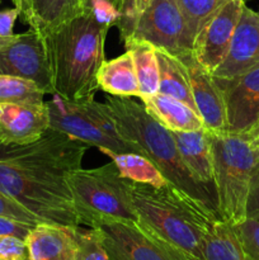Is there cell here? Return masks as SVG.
<instances>
[{
	"label": "cell",
	"mask_w": 259,
	"mask_h": 260,
	"mask_svg": "<svg viewBox=\"0 0 259 260\" xmlns=\"http://www.w3.org/2000/svg\"><path fill=\"white\" fill-rule=\"evenodd\" d=\"M88 147V144L52 128L32 144L0 142V192L43 223L81 226L68 177L80 169Z\"/></svg>",
	"instance_id": "cell-1"
},
{
	"label": "cell",
	"mask_w": 259,
	"mask_h": 260,
	"mask_svg": "<svg viewBox=\"0 0 259 260\" xmlns=\"http://www.w3.org/2000/svg\"><path fill=\"white\" fill-rule=\"evenodd\" d=\"M109 25L98 22L89 9L41 36L55 94L69 102L94 99L98 73L106 61L104 43Z\"/></svg>",
	"instance_id": "cell-2"
},
{
	"label": "cell",
	"mask_w": 259,
	"mask_h": 260,
	"mask_svg": "<svg viewBox=\"0 0 259 260\" xmlns=\"http://www.w3.org/2000/svg\"><path fill=\"white\" fill-rule=\"evenodd\" d=\"M104 103L122 139L139 145L145 156L156 164L168 182L205 206L221 220L217 196L189 174L178 151L172 131L147 113L144 104L134 101L131 96L107 94Z\"/></svg>",
	"instance_id": "cell-3"
},
{
	"label": "cell",
	"mask_w": 259,
	"mask_h": 260,
	"mask_svg": "<svg viewBox=\"0 0 259 260\" xmlns=\"http://www.w3.org/2000/svg\"><path fill=\"white\" fill-rule=\"evenodd\" d=\"M139 223L184 251L193 260H202L205 234L218 218L208 208L168 183L152 187L128 180Z\"/></svg>",
	"instance_id": "cell-4"
},
{
	"label": "cell",
	"mask_w": 259,
	"mask_h": 260,
	"mask_svg": "<svg viewBox=\"0 0 259 260\" xmlns=\"http://www.w3.org/2000/svg\"><path fill=\"white\" fill-rule=\"evenodd\" d=\"M210 140L218 212L221 220L234 225L246 217V201L259 168V151L243 134L210 132Z\"/></svg>",
	"instance_id": "cell-5"
},
{
	"label": "cell",
	"mask_w": 259,
	"mask_h": 260,
	"mask_svg": "<svg viewBox=\"0 0 259 260\" xmlns=\"http://www.w3.org/2000/svg\"><path fill=\"white\" fill-rule=\"evenodd\" d=\"M68 183L81 226L94 228L103 221L139 222L128 179L122 177L113 160L94 169L74 170Z\"/></svg>",
	"instance_id": "cell-6"
},
{
	"label": "cell",
	"mask_w": 259,
	"mask_h": 260,
	"mask_svg": "<svg viewBox=\"0 0 259 260\" xmlns=\"http://www.w3.org/2000/svg\"><path fill=\"white\" fill-rule=\"evenodd\" d=\"M109 260H193L139 222L103 221L94 226Z\"/></svg>",
	"instance_id": "cell-7"
},
{
	"label": "cell",
	"mask_w": 259,
	"mask_h": 260,
	"mask_svg": "<svg viewBox=\"0 0 259 260\" xmlns=\"http://www.w3.org/2000/svg\"><path fill=\"white\" fill-rule=\"evenodd\" d=\"M46 104L50 112V128L62 132L89 146L98 147L106 155L124 152L144 155L139 145L111 136L94 118L84 102H69L55 95Z\"/></svg>",
	"instance_id": "cell-8"
},
{
	"label": "cell",
	"mask_w": 259,
	"mask_h": 260,
	"mask_svg": "<svg viewBox=\"0 0 259 260\" xmlns=\"http://www.w3.org/2000/svg\"><path fill=\"white\" fill-rule=\"evenodd\" d=\"M131 41H145L174 56L193 48V40L177 0H151L137 20L128 42Z\"/></svg>",
	"instance_id": "cell-9"
},
{
	"label": "cell",
	"mask_w": 259,
	"mask_h": 260,
	"mask_svg": "<svg viewBox=\"0 0 259 260\" xmlns=\"http://www.w3.org/2000/svg\"><path fill=\"white\" fill-rule=\"evenodd\" d=\"M0 75L28 79L45 94H55L42 37L36 30L0 38Z\"/></svg>",
	"instance_id": "cell-10"
},
{
	"label": "cell",
	"mask_w": 259,
	"mask_h": 260,
	"mask_svg": "<svg viewBox=\"0 0 259 260\" xmlns=\"http://www.w3.org/2000/svg\"><path fill=\"white\" fill-rule=\"evenodd\" d=\"M244 7L245 0L226 2L206 22L193 41V55L211 74L228 55Z\"/></svg>",
	"instance_id": "cell-11"
},
{
	"label": "cell",
	"mask_w": 259,
	"mask_h": 260,
	"mask_svg": "<svg viewBox=\"0 0 259 260\" xmlns=\"http://www.w3.org/2000/svg\"><path fill=\"white\" fill-rule=\"evenodd\" d=\"M213 79L223 94L228 132L250 131L259 123V65L234 79Z\"/></svg>",
	"instance_id": "cell-12"
},
{
	"label": "cell",
	"mask_w": 259,
	"mask_h": 260,
	"mask_svg": "<svg viewBox=\"0 0 259 260\" xmlns=\"http://www.w3.org/2000/svg\"><path fill=\"white\" fill-rule=\"evenodd\" d=\"M177 57L185 66L196 109L206 129L215 134L228 131L223 94L212 74L198 62L192 51Z\"/></svg>",
	"instance_id": "cell-13"
},
{
	"label": "cell",
	"mask_w": 259,
	"mask_h": 260,
	"mask_svg": "<svg viewBox=\"0 0 259 260\" xmlns=\"http://www.w3.org/2000/svg\"><path fill=\"white\" fill-rule=\"evenodd\" d=\"M50 128V112L43 103H0V142L27 145Z\"/></svg>",
	"instance_id": "cell-14"
},
{
	"label": "cell",
	"mask_w": 259,
	"mask_h": 260,
	"mask_svg": "<svg viewBox=\"0 0 259 260\" xmlns=\"http://www.w3.org/2000/svg\"><path fill=\"white\" fill-rule=\"evenodd\" d=\"M259 65V13L244 7L230 48L213 78L234 79Z\"/></svg>",
	"instance_id": "cell-15"
},
{
	"label": "cell",
	"mask_w": 259,
	"mask_h": 260,
	"mask_svg": "<svg viewBox=\"0 0 259 260\" xmlns=\"http://www.w3.org/2000/svg\"><path fill=\"white\" fill-rule=\"evenodd\" d=\"M172 134L189 174L216 194L210 132L203 128L198 131H172Z\"/></svg>",
	"instance_id": "cell-16"
},
{
	"label": "cell",
	"mask_w": 259,
	"mask_h": 260,
	"mask_svg": "<svg viewBox=\"0 0 259 260\" xmlns=\"http://www.w3.org/2000/svg\"><path fill=\"white\" fill-rule=\"evenodd\" d=\"M28 260H75V228L38 223L25 239Z\"/></svg>",
	"instance_id": "cell-17"
},
{
	"label": "cell",
	"mask_w": 259,
	"mask_h": 260,
	"mask_svg": "<svg viewBox=\"0 0 259 260\" xmlns=\"http://www.w3.org/2000/svg\"><path fill=\"white\" fill-rule=\"evenodd\" d=\"M147 113L170 131H198L206 128L200 114L183 102L156 93L140 96Z\"/></svg>",
	"instance_id": "cell-18"
},
{
	"label": "cell",
	"mask_w": 259,
	"mask_h": 260,
	"mask_svg": "<svg viewBox=\"0 0 259 260\" xmlns=\"http://www.w3.org/2000/svg\"><path fill=\"white\" fill-rule=\"evenodd\" d=\"M99 90L109 95L140 98L139 81L135 71L134 58L128 50L122 55L104 61L98 73Z\"/></svg>",
	"instance_id": "cell-19"
},
{
	"label": "cell",
	"mask_w": 259,
	"mask_h": 260,
	"mask_svg": "<svg viewBox=\"0 0 259 260\" xmlns=\"http://www.w3.org/2000/svg\"><path fill=\"white\" fill-rule=\"evenodd\" d=\"M85 12L84 0H32L27 24L40 36L46 35Z\"/></svg>",
	"instance_id": "cell-20"
},
{
	"label": "cell",
	"mask_w": 259,
	"mask_h": 260,
	"mask_svg": "<svg viewBox=\"0 0 259 260\" xmlns=\"http://www.w3.org/2000/svg\"><path fill=\"white\" fill-rule=\"evenodd\" d=\"M155 50H156L157 63H159V91L157 93L173 96L197 112L185 66L177 56L161 48L155 47Z\"/></svg>",
	"instance_id": "cell-21"
},
{
	"label": "cell",
	"mask_w": 259,
	"mask_h": 260,
	"mask_svg": "<svg viewBox=\"0 0 259 260\" xmlns=\"http://www.w3.org/2000/svg\"><path fill=\"white\" fill-rule=\"evenodd\" d=\"M202 260H248L231 223L218 220L205 234Z\"/></svg>",
	"instance_id": "cell-22"
},
{
	"label": "cell",
	"mask_w": 259,
	"mask_h": 260,
	"mask_svg": "<svg viewBox=\"0 0 259 260\" xmlns=\"http://www.w3.org/2000/svg\"><path fill=\"white\" fill-rule=\"evenodd\" d=\"M124 47L132 53L140 96L156 94L159 91V63L155 46L145 41H131Z\"/></svg>",
	"instance_id": "cell-23"
},
{
	"label": "cell",
	"mask_w": 259,
	"mask_h": 260,
	"mask_svg": "<svg viewBox=\"0 0 259 260\" xmlns=\"http://www.w3.org/2000/svg\"><path fill=\"white\" fill-rule=\"evenodd\" d=\"M108 156L113 160L124 179L157 188L164 187L169 183L156 164L144 155L124 152V154H111Z\"/></svg>",
	"instance_id": "cell-24"
},
{
	"label": "cell",
	"mask_w": 259,
	"mask_h": 260,
	"mask_svg": "<svg viewBox=\"0 0 259 260\" xmlns=\"http://www.w3.org/2000/svg\"><path fill=\"white\" fill-rule=\"evenodd\" d=\"M46 94L32 80L0 75V103H43Z\"/></svg>",
	"instance_id": "cell-25"
},
{
	"label": "cell",
	"mask_w": 259,
	"mask_h": 260,
	"mask_svg": "<svg viewBox=\"0 0 259 260\" xmlns=\"http://www.w3.org/2000/svg\"><path fill=\"white\" fill-rule=\"evenodd\" d=\"M226 2L229 0H177L193 41L206 22Z\"/></svg>",
	"instance_id": "cell-26"
},
{
	"label": "cell",
	"mask_w": 259,
	"mask_h": 260,
	"mask_svg": "<svg viewBox=\"0 0 259 260\" xmlns=\"http://www.w3.org/2000/svg\"><path fill=\"white\" fill-rule=\"evenodd\" d=\"M75 260H109L98 229L75 228Z\"/></svg>",
	"instance_id": "cell-27"
},
{
	"label": "cell",
	"mask_w": 259,
	"mask_h": 260,
	"mask_svg": "<svg viewBox=\"0 0 259 260\" xmlns=\"http://www.w3.org/2000/svg\"><path fill=\"white\" fill-rule=\"evenodd\" d=\"M248 260H259V220L245 217L233 225Z\"/></svg>",
	"instance_id": "cell-28"
},
{
	"label": "cell",
	"mask_w": 259,
	"mask_h": 260,
	"mask_svg": "<svg viewBox=\"0 0 259 260\" xmlns=\"http://www.w3.org/2000/svg\"><path fill=\"white\" fill-rule=\"evenodd\" d=\"M151 0H123L119 9V20L117 27L119 29L122 42L127 43L132 37L136 23L142 13L146 10Z\"/></svg>",
	"instance_id": "cell-29"
},
{
	"label": "cell",
	"mask_w": 259,
	"mask_h": 260,
	"mask_svg": "<svg viewBox=\"0 0 259 260\" xmlns=\"http://www.w3.org/2000/svg\"><path fill=\"white\" fill-rule=\"evenodd\" d=\"M0 216L2 217L14 218V220L20 221V222L29 223V225L37 226L38 223H43L37 216L33 215L30 211L23 207L22 205L10 198L9 196L0 192Z\"/></svg>",
	"instance_id": "cell-30"
},
{
	"label": "cell",
	"mask_w": 259,
	"mask_h": 260,
	"mask_svg": "<svg viewBox=\"0 0 259 260\" xmlns=\"http://www.w3.org/2000/svg\"><path fill=\"white\" fill-rule=\"evenodd\" d=\"M0 260H28L25 241L15 236L0 235Z\"/></svg>",
	"instance_id": "cell-31"
},
{
	"label": "cell",
	"mask_w": 259,
	"mask_h": 260,
	"mask_svg": "<svg viewBox=\"0 0 259 260\" xmlns=\"http://www.w3.org/2000/svg\"><path fill=\"white\" fill-rule=\"evenodd\" d=\"M85 9L90 10L98 22L109 27L117 25L119 20V10L108 0H89Z\"/></svg>",
	"instance_id": "cell-32"
},
{
	"label": "cell",
	"mask_w": 259,
	"mask_h": 260,
	"mask_svg": "<svg viewBox=\"0 0 259 260\" xmlns=\"http://www.w3.org/2000/svg\"><path fill=\"white\" fill-rule=\"evenodd\" d=\"M33 228L35 226L29 225V223L20 222V221L14 220V218L2 217L0 216V235L15 236V238H19L25 241L28 234L30 233Z\"/></svg>",
	"instance_id": "cell-33"
},
{
	"label": "cell",
	"mask_w": 259,
	"mask_h": 260,
	"mask_svg": "<svg viewBox=\"0 0 259 260\" xmlns=\"http://www.w3.org/2000/svg\"><path fill=\"white\" fill-rule=\"evenodd\" d=\"M246 217L259 220V168L251 179L248 201H246Z\"/></svg>",
	"instance_id": "cell-34"
},
{
	"label": "cell",
	"mask_w": 259,
	"mask_h": 260,
	"mask_svg": "<svg viewBox=\"0 0 259 260\" xmlns=\"http://www.w3.org/2000/svg\"><path fill=\"white\" fill-rule=\"evenodd\" d=\"M20 17V12L18 8H10V9L0 10V38L12 37L14 35L15 20Z\"/></svg>",
	"instance_id": "cell-35"
},
{
	"label": "cell",
	"mask_w": 259,
	"mask_h": 260,
	"mask_svg": "<svg viewBox=\"0 0 259 260\" xmlns=\"http://www.w3.org/2000/svg\"><path fill=\"white\" fill-rule=\"evenodd\" d=\"M15 8H18L20 12V17H22L23 22L27 24L28 19L30 17V5H32V0H12Z\"/></svg>",
	"instance_id": "cell-36"
},
{
	"label": "cell",
	"mask_w": 259,
	"mask_h": 260,
	"mask_svg": "<svg viewBox=\"0 0 259 260\" xmlns=\"http://www.w3.org/2000/svg\"><path fill=\"white\" fill-rule=\"evenodd\" d=\"M243 135H245V136L248 137L251 142H253L254 146H255L256 150L259 151V123L256 124V126H254L250 131L246 132V134H243Z\"/></svg>",
	"instance_id": "cell-37"
},
{
	"label": "cell",
	"mask_w": 259,
	"mask_h": 260,
	"mask_svg": "<svg viewBox=\"0 0 259 260\" xmlns=\"http://www.w3.org/2000/svg\"><path fill=\"white\" fill-rule=\"evenodd\" d=\"M89 0H85V5H86V3H88ZM109 3H112V4L114 5V7L117 8V9H121V7H122V2H123V0H108Z\"/></svg>",
	"instance_id": "cell-38"
},
{
	"label": "cell",
	"mask_w": 259,
	"mask_h": 260,
	"mask_svg": "<svg viewBox=\"0 0 259 260\" xmlns=\"http://www.w3.org/2000/svg\"><path fill=\"white\" fill-rule=\"evenodd\" d=\"M84 4H85V0H84Z\"/></svg>",
	"instance_id": "cell-39"
},
{
	"label": "cell",
	"mask_w": 259,
	"mask_h": 260,
	"mask_svg": "<svg viewBox=\"0 0 259 260\" xmlns=\"http://www.w3.org/2000/svg\"><path fill=\"white\" fill-rule=\"evenodd\" d=\"M84 5H85V4H84Z\"/></svg>",
	"instance_id": "cell-40"
}]
</instances>
